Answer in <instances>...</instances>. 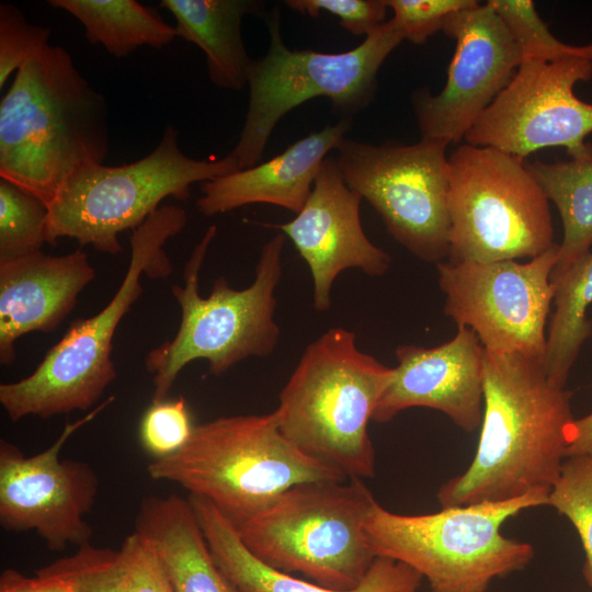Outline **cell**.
<instances>
[{"label":"cell","mask_w":592,"mask_h":592,"mask_svg":"<svg viewBox=\"0 0 592 592\" xmlns=\"http://www.w3.org/2000/svg\"><path fill=\"white\" fill-rule=\"evenodd\" d=\"M571 392L553 384L542 361L483 350V414L469 467L444 482L442 508L549 492L567 457Z\"/></svg>","instance_id":"cell-1"},{"label":"cell","mask_w":592,"mask_h":592,"mask_svg":"<svg viewBox=\"0 0 592 592\" xmlns=\"http://www.w3.org/2000/svg\"><path fill=\"white\" fill-rule=\"evenodd\" d=\"M109 106L69 52L48 44L27 59L0 102V179L46 206L81 169L110 152Z\"/></svg>","instance_id":"cell-2"},{"label":"cell","mask_w":592,"mask_h":592,"mask_svg":"<svg viewBox=\"0 0 592 592\" xmlns=\"http://www.w3.org/2000/svg\"><path fill=\"white\" fill-rule=\"evenodd\" d=\"M394 367L362 352L353 331L328 329L305 349L274 410L301 453L344 478L375 476L368 423Z\"/></svg>","instance_id":"cell-3"},{"label":"cell","mask_w":592,"mask_h":592,"mask_svg":"<svg viewBox=\"0 0 592 592\" xmlns=\"http://www.w3.org/2000/svg\"><path fill=\"white\" fill-rule=\"evenodd\" d=\"M186 223L182 207L162 205L132 231L129 264L107 305L90 318L75 320L32 374L0 385V403L12 422L87 411L100 400L116 377L112 342L121 320L141 295V275L171 274L164 244Z\"/></svg>","instance_id":"cell-4"},{"label":"cell","mask_w":592,"mask_h":592,"mask_svg":"<svg viewBox=\"0 0 592 592\" xmlns=\"http://www.w3.org/2000/svg\"><path fill=\"white\" fill-rule=\"evenodd\" d=\"M147 471L153 480L206 499L235 527L297 483L348 479L295 447L282 433L275 411L197 424L181 449L156 458Z\"/></svg>","instance_id":"cell-5"},{"label":"cell","mask_w":592,"mask_h":592,"mask_svg":"<svg viewBox=\"0 0 592 592\" xmlns=\"http://www.w3.org/2000/svg\"><path fill=\"white\" fill-rule=\"evenodd\" d=\"M216 234V226L207 228L184 266V284L171 287L181 320L175 335L145 357L152 375V402L167 399L180 372L195 360L207 361L209 371L221 375L244 358L270 355L277 345L274 293L282 276L285 235L276 234L264 243L252 284L236 289L218 277L210 294L202 297L200 272Z\"/></svg>","instance_id":"cell-6"},{"label":"cell","mask_w":592,"mask_h":592,"mask_svg":"<svg viewBox=\"0 0 592 592\" xmlns=\"http://www.w3.org/2000/svg\"><path fill=\"white\" fill-rule=\"evenodd\" d=\"M548 494L537 490L420 515L397 514L376 501L365 528L377 557L411 567L431 592H488L494 579L524 569L534 557L532 545L502 534L503 524L524 510L547 505Z\"/></svg>","instance_id":"cell-7"},{"label":"cell","mask_w":592,"mask_h":592,"mask_svg":"<svg viewBox=\"0 0 592 592\" xmlns=\"http://www.w3.org/2000/svg\"><path fill=\"white\" fill-rule=\"evenodd\" d=\"M376 502L362 479L297 483L236 526L267 567L333 590L356 588L376 559L365 524Z\"/></svg>","instance_id":"cell-8"},{"label":"cell","mask_w":592,"mask_h":592,"mask_svg":"<svg viewBox=\"0 0 592 592\" xmlns=\"http://www.w3.org/2000/svg\"><path fill=\"white\" fill-rule=\"evenodd\" d=\"M178 129L168 125L147 156L122 166H88L75 173L47 206V243L64 237L80 247L116 255L118 236L138 228L167 197L186 201L191 186L235 171L230 155L197 160L179 146Z\"/></svg>","instance_id":"cell-9"},{"label":"cell","mask_w":592,"mask_h":592,"mask_svg":"<svg viewBox=\"0 0 592 592\" xmlns=\"http://www.w3.org/2000/svg\"><path fill=\"white\" fill-rule=\"evenodd\" d=\"M263 20L270 36L269 49L262 58L251 61L246 119L229 153L239 170L261 162L277 123L304 102L323 96L346 115L365 109L374 96L378 70L403 41L389 20L346 52L293 50L281 35L278 7L265 12Z\"/></svg>","instance_id":"cell-10"},{"label":"cell","mask_w":592,"mask_h":592,"mask_svg":"<svg viewBox=\"0 0 592 592\" xmlns=\"http://www.w3.org/2000/svg\"><path fill=\"white\" fill-rule=\"evenodd\" d=\"M448 164L447 261L533 259L555 244L549 201L524 159L465 143Z\"/></svg>","instance_id":"cell-11"},{"label":"cell","mask_w":592,"mask_h":592,"mask_svg":"<svg viewBox=\"0 0 592 592\" xmlns=\"http://www.w3.org/2000/svg\"><path fill=\"white\" fill-rule=\"evenodd\" d=\"M447 146L426 138L374 145L344 137L335 148L345 183L377 212L388 234L436 264L449 252Z\"/></svg>","instance_id":"cell-12"},{"label":"cell","mask_w":592,"mask_h":592,"mask_svg":"<svg viewBox=\"0 0 592 592\" xmlns=\"http://www.w3.org/2000/svg\"><path fill=\"white\" fill-rule=\"evenodd\" d=\"M559 244L527 262L437 263L444 312L467 327L491 353H519L543 362L545 328L554 303L550 276Z\"/></svg>","instance_id":"cell-13"},{"label":"cell","mask_w":592,"mask_h":592,"mask_svg":"<svg viewBox=\"0 0 592 592\" xmlns=\"http://www.w3.org/2000/svg\"><path fill=\"white\" fill-rule=\"evenodd\" d=\"M592 79V60L523 59L506 88L468 130L464 140L525 159L547 147H563L571 159L592 157V103L573 87Z\"/></svg>","instance_id":"cell-14"},{"label":"cell","mask_w":592,"mask_h":592,"mask_svg":"<svg viewBox=\"0 0 592 592\" xmlns=\"http://www.w3.org/2000/svg\"><path fill=\"white\" fill-rule=\"evenodd\" d=\"M113 400L110 397L67 423L57 440L35 455L25 456L14 444L0 440V524L4 530H33L52 551L90 543L93 531L84 516L95 502L99 479L88 463L60 459V451Z\"/></svg>","instance_id":"cell-15"},{"label":"cell","mask_w":592,"mask_h":592,"mask_svg":"<svg viewBox=\"0 0 592 592\" xmlns=\"http://www.w3.org/2000/svg\"><path fill=\"white\" fill-rule=\"evenodd\" d=\"M456 42L442 91L412 95L421 138L459 143L511 82L522 54L504 22L487 1L454 13L443 31Z\"/></svg>","instance_id":"cell-16"},{"label":"cell","mask_w":592,"mask_h":592,"mask_svg":"<svg viewBox=\"0 0 592 592\" xmlns=\"http://www.w3.org/2000/svg\"><path fill=\"white\" fill-rule=\"evenodd\" d=\"M362 197L345 183L335 157H327L303 209L287 223L270 225L288 237L307 263L312 280V305L330 309L332 286L349 269L368 276L384 275L390 255L366 236L360 216Z\"/></svg>","instance_id":"cell-17"},{"label":"cell","mask_w":592,"mask_h":592,"mask_svg":"<svg viewBox=\"0 0 592 592\" xmlns=\"http://www.w3.org/2000/svg\"><path fill=\"white\" fill-rule=\"evenodd\" d=\"M395 355L394 378L375 409V422L423 407L444 413L468 432L481 425L483 348L473 330L458 327L452 340L432 348L400 345Z\"/></svg>","instance_id":"cell-18"},{"label":"cell","mask_w":592,"mask_h":592,"mask_svg":"<svg viewBox=\"0 0 592 592\" xmlns=\"http://www.w3.org/2000/svg\"><path fill=\"white\" fill-rule=\"evenodd\" d=\"M94 277L95 271L80 249L59 257L38 251L0 260L1 365L15 361L20 337L59 327Z\"/></svg>","instance_id":"cell-19"},{"label":"cell","mask_w":592,"mask_h":592,"mask_svg":"<svg viewBox=\"0 0 592 592\" xmlns=\"http://www.w3.org/2000/svg\"><path fill=\"white\" fill-rule=\"evenodd\" d=\"M350 127L351 121L343 118L295 141L267 161L203 182L196 208L209 217L262 203L298 214L323 160Z\"/></svg>","instance_id":"cell-20"},{"label":"cell","mask_w":592,"mask_h":592,"mask_svg":"<svg viewBox=\"0 0 592 592\" xmlns=\"http://www.w3.org/2000/svg\"><path fill=\"white\" fill-rule=\"evenodd\" d=\"M213 559L239 592H417L422 576L403 562L376 557L363 581L352 590H333L274 570L242 544L236 527L206 499L187 498Z\"/></svg>","instance_id":"cell-21"},{"label":"cell","mask_w":592,"mask_h":592,"mask_svg":"<svg viewBox=\"0 0 592 592\" xmlns=\"http://www.w3.org/2000/svg\"><path fill=\"white\" fill-rule=\"evenodd\" d=\"M135 531L155 548L175 592H239L215 563L189 499L144 498Z\"/></svg>","instance_id":"cell-22"},{"label":"cell","mask_w":592,"mask_h":592,"mask_svg":"<svg viewBox=\"0 0 592 592\" xmlns=\"http://www.w3.org/2000/svg\"><path fill=\"white\" fill-rule=\"evenodd\" d=\"M175 18L177 35L198 46L210 81L239 91L248 82L252 59L242 38L246 15L264 16V4L254 0H161Z\"/></svg>","instance_id":"cell-23"},{"label":"cell","mask_w":592,"mask_h":592,"mask_svg":"<svg viewBox=\"0 0 592 592\" xmlns=\"http://www.w3.org/2000/svg\"><path fill=\"white\" fill-rule=\"evenodd\" d=\"M48 4L75 16L88 42L116 58L143 46L160 49L178 36L155 8L135 0H49Z\"/></svg>","instance_id":"cell-24"},{"label":"cell","mask_w":592,"mask_h":592,"mask_svg":"<svg viewBox=\"0 0 592 592\" xmlns=\"http://www.w3.org/2000/svg\"><path fill=\"white\" fill-rule=\"evenodd\" d=\"M526 164L562 220L563 240L550 276L556 284L592 248V157Z\"/></svg>","instance_id":"cell-25"},{"label":"cell","mask_w":592,"mask_h":592,"mask_svg":"<svg viewBox=\"0 0 592 592\" xmlns=\"http://www.w3.org/2000/svg\"><path fill=\"white\" fill-rule=\"evenodd\" d=\"M554 285L555 310L547 334L544 371L553 384L565 388L570 369L592 333V322L587 317L592 304V251Z\"/></svg>","instance_id":"cell-26"},{"label":"cell","mask_w":592,"mask_h":592,"mask_svg":"<svg viewBox=\"0 0 592 592\" xmlns=\"http://www.w3.org/2000/svg\"><path fill=\"white\" fill-rule=\"evenodd\" d=\"M47 215L41 200L0 179V260L42 251L47 242Z\"/></svg>","instance_id":"cell-27"},{"label":"cell","mask_w":592,"mask_h":592,"mask_svg":"<svg viewBox=\"0 0 592 592\" xmlns=\"http://www.w3.org/2000/svg\"><path fill=\"white\" fill-rule=\"evenodd\" d=\"M488 2L510 31L523 59L550 62L580 57L592 60V42L574 46L558 39L539 18L533 1L489 0Z\"/></svg>","instance_id":"cell-28"},{"label":"cell","mask_w":592,"mask_h":592,"mask_svg":"<svg viewBox=\"0 0 592 592\" xmlns=\"http://www.w3.org/2000/svg\"><path fill=\"white\" fill-rule=\"evenodd\" d=\"M547 505L565 515L581 539L583 574L592 588V456L568 457L548 494Z\"/></svg>","instance_id":"cell-29"},{"label":"cell","mask_w":592,"mask_h":592,"mask_svg":"<svg viewBox=\"0 0 592 592\" xmlns=\"http://www.w3.org/2000/svg\"><path fill=\"white\" fill-rule=\"evenodd\" d=\"M194 424L182 397L152 402L143 415L139 434L147 452L162 458L177 453L190 440Z\"/></svg>","instance_id":"cell-30"},{"label":"cell","mask_w":592,"mask_h":592,"mask_svg":"<svg viewBox=\"0 0 592 592\" xmlns=\"http://www.w3.org/2000/svg\"><path fill=\"white\" fill-rule=\"evenodd\" d=\"M50 565L72 582L76 592H128L119 570L117 550L89 543Z\"/></svg>","instance_id":"cell-31"},{"label":"cell","mask_w":592,"mask_h":592,"mask_svg":"<svg viewBox=\"0 0 592 592\" xmlns=\"http://www.w3.org/2000/svg\"><path fill=\"white\" fill-rule=\"evenodd\" d=\"M50 29L30 23L12 3H0V89L10 76L49 44Z\"/></svg>","instance_id":"cell-32"},{"label":"cell","mask_w":592,"mask_h":592,"mask_svg":"<svg viewBox=\"0 0 592 592\" xmlns=\"http://www.w3.org/2000/svg\"><path fill=\"white\" fill-rule=\"evenodd\" d=\"M476 0H386L390 21L403 39L423 44L443 27L454 13L475 5Z\"/></svg>","instance_id":"cell-33"},{"label":"cell","mask_w":592,"mask_h":592,"mask_svg":"<svg viewBox=\"0 0 592 592\" xmlns=\"http://www.w3.org/2000/svg\"><path fill=\"white\" fill-rule=\"evenodd\" d=\"M117 559L128 592H175L155 548L136 531L125 538Z\"/></svg>","instance_id":"cell-34"},{"label":"cell","mask_w":592,"mask_h":592,"mask_svg":"<svg viewBox=\"0 0 592 592\" xmlns=\"http://www.w3.org/2000/svg\"><path fill=\"white\" fill-rule=\"evenodd\" d=\"M285 3L300 14L317 18L321 12L340 20L341 26L354 35H369L385 23L386 0H287Z\"/></svg>","instance_id":"cell-35"},{"label":"cell","mask_w":592,"mask_h":592,"mask_svg":"<svg viewBox=\"0 0 592 592\" xmlns=\"http://www.w3.org/2000/svg\"><path fill=\"white\" fill-rule=\"evenodd\" d=\"M55 579L43 568L35 577H27L14 569H5L0 576V592H52Z\"/></svg>","instance_id":"cell-36"},{"label":"cell","mask_w":592,"mask_h":592,"mask_svg":"<svg viewBox=\"0 0 592 592\" xmlns=\"http://www.w3.org/2000/svg\"><path fill=\"white\" fill-rule=\"evenodd\" d=\"M592 456V413L574 419L569 433L567 458Z\"/></svg>","instance_id":"cell-37"},{"label":"cell","mask_w":592,"mask_h":592,"mask_svg":"<svg viewBox=\"0 0 592 592\" xmlns=\"http://www.w3.org/2000/svg\"><path fill=\"white\" fill-rule=\"evenodd\" d=\"M43 569L55 579V587L52 592H76L72 582L58 572L52 565H48Z\"/></svg>","instance_id":"cell-38"}]
</instances>
